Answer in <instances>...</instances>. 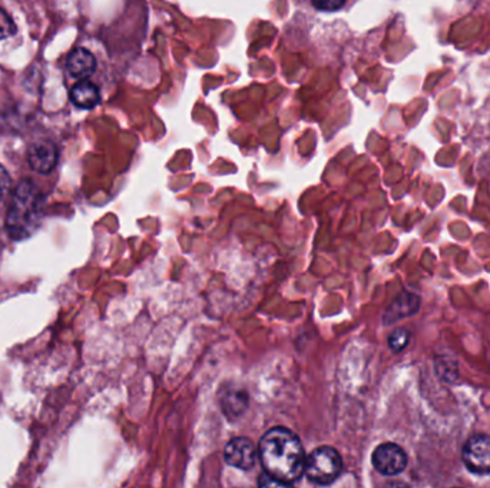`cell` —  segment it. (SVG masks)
Returning <instances> with one entry per match:
<instances>
[{
  "instance_id": "obj_3",
  "label": "cell",
  "mask_w": 490,
  "mask_h": 488,
  "mask_svg": "<svg viewBox=\"0 0 490 488\" xmlns=\"http://www.w3.org/2000/svg\"><path fill=\"white\" fill-rule=\"evenodd\" d=\"M342 472L343 458L335 448L323 445L305 458V475L315 484H332Z\"/></svg>"
},
{
  "instance_id": "obj_13",
  "label": "cell",
  "mask_w": 490,
  "mask_h": 488,
  "mask_svg": "<svg viewBox=\"0 0 490 488\" xmlns=\"http://www.w3.org/2000/svg\"><path fill=\"white\" fill-rule=\"evenodd\" d=\"M16 34V25L6 11L0 7V41Z\"/></svg>"
},
{
  "instance_id": "obj_2",
  "label": "cell",
  "mask_w": 490,
  "mask_h": 488,
  "mask_svg": "<svg viewBox=\"0 0 490 488\" xmlns=\"http://www.w3.org/2000/svg\"><path fill=\"white\" fill-rule=\"evenodd\" d=\"M42 219V195L31 181L17 185L6 216V231L15 241L29 238Z\"/></svg>"
},
{
  "instance_id": "obj_7",
  "label": "cell",
  "mask_w": 490,
  "mask_h": 488,
  "mask_svg": "<svg viewBox=\"0 0 490 488\" xmlns=\"http://www.w3.org/2000/svg\"><path fill=\"white\" fill-rule=\"evenodd\" d=\"M27 161L34 171L49 174L58 164V149L49 141L36 142L27 154Z\"/></svg>"
},
{
  "instance_id": "obj_12",
  "label": "cell",
  "mask_w": 490,
  "mask_h": 488,
  "mask_svg": "<svg viewBox=\"0 0 490 488\" xmlns=\"http://www.w3.org/2000/svg\"><path fill=\"white\" fill-rule=\"evenodd\" d=\"M409 331L403 330V328L393 331L389 337L390 348H392L395 353H399V351H402L403 348L406 347L407 344H409Z\"/></svg>"
},
{
  "instance_id": "obj_6",
  "label": "cell",
  "mask_w": 490,
  "mask_h": 488,
  "mask_svg": "<svg viewBox=\"0 0 490 488\" xmlns=\"http://www.w3.org/2000/svg\"><path fill=\"white\" fill-rule=\"evenodd\" d=\"M258 450L250 438H233L225 447L224 458L231 467L238 470H251L257 462Z\"/></svg>"
},
{
  "instance_id": "obj_9",
  "label": "cell",
  "mask_w": 490,
  "mask_h": 488,
  "mask_svg": "<svg viewBox=\"0 0 490 488\" xmlns=\"http://www.w3.org/2000/svg\"><path fill=\"white\" fill-rule=\"evenodd\" d=\"M71 101L74 102L75 106L81 109L95 108L101 101L98 86L86 79H82L72 88Z\"/></svg>"
},
{
  "instance_id": "obj_4",
  "label": "cell",
  "mask_w": 490,
  "mask_h": 488,
  "mask_svg": "<svg viewBox=\"0 0 490 488\" xmlns=\"http://www.w3.org/2000/svg\"><path fill=\"white\" fill-rule=\"evenodd\" d=\"M464 463L469 472L484 475L490 473V437L479 434L470 438L464 448Z\"/></svg>"
},
{
  "instance_id": "obj_8",
  "label": "cell",
  "mask_w": 490,
  "mask_h": 488,
  "mask_svg": "<svg viewBox=\"0 0 490 488\" xmlns=\"http://www.w3.org/2000/svg\"><path fill=\"white\" fill-rule=\"evenodd\" d=\"M66 68L69 74L76 79H86L91 76L96 69V59L91 52L86 49H75L69 54L66 61Z\"/></svg>"
},
{
  "instance_id": "obj_5",
  "label": "cell",
  "mask_w": 490,
  "mask_h": 488,
  "mask_svg": "<svg viewBox=\"0 0 490 488\" xmlns=\"http://www.w3.org/2000/svg\"><path fill=\"white\" fill-rule=\"evenodd\" d=\"M372 463L380 474L397 475L406 468L407 455L400 445L385 443L375 448Z\"/></svg>"
},
{
  "instance_id": "obj_10",
  "label": "cell",
  "mask_w": 490,
  "mask_h": 488,
  "mask_svg": "<svg viewBox=\"0 0 490 488\" xmlns=\"http://www.w3.org/2000/svg\"><path fill=\"white\" fill-rule=\"evenodd\" d=\"M221 410L228 418H237L247 410L248 397L245 391L241 388H227L221 394Z\"/></svg>"
},
{
  "instance_id": "obj_11",
  "label": "cell",
  "mask_w": 490,
  "mask_h": 488,
  "mask_svg": "<svg viewBox=\"0 0 490 488\" xmlns=\"http://www.w3.org/2000/svg\"><path fill=\"white\" fill-rule=\"evenodd\" d=\"M419 298L416 295L407 293L403 294L385 313V324H393L395 321L402 320V318L413 315L419 310Z\"/></svg>"
},
{
  "instance_id": "obj_1",
  "label": "cell",
  "mask_w": 490,
  "mask_h": 488,
  "mask_svg": "<svg viewBox=\"0 0 490 488\" xmlns=\"http://www.w3.org/2000/svg\"><path fill=\"white\" fill-rule=\"evenodd\" d=\"M258 458L265 474L281 485L293 484L305 474V447L288 428L275 427L265 433L258 444Z\"/></svg>"
},
{
  "instance_id": "obj_15",
  "label": "cell",
  "mask_w": 490,
  "mask_h": 488,
  "mask_svg": "<svg viewBox=\"0 0 490 488\" xmlns=\"http://www.w3.org/2000/svg\"><path fill=\"white\" fill-rule=\"evenodd\" d=\"M11 189V176L7 174L6 169L0 165V199H4L6 194Z\"/></svg>"
},
{
  "instance_id": "obj_14",
  "label": "cell",
  "mask_w": 490,
  "mask_h": 488,
  "mask_svg": "<svg viewBox=\"0 0 490 488\" xmlns=\"http://www.w3.org/2000/svg\"><path fill=\"white\" fill-rule=\"evenodd\" d=\"M318 11L335 12L345 6V0H311Z\"/></svg>"
}]
</instances>
